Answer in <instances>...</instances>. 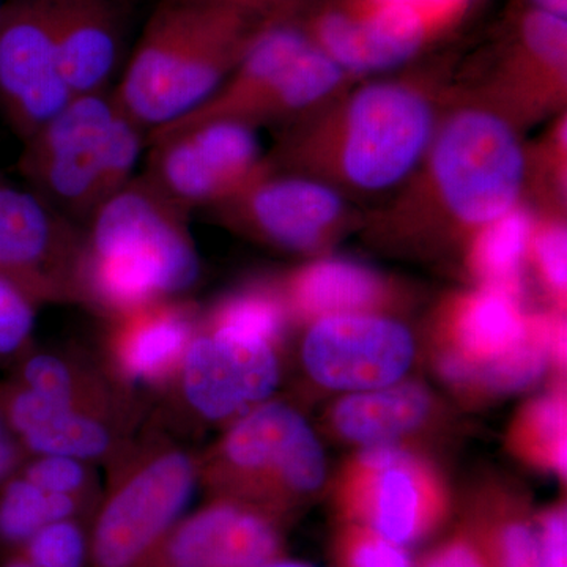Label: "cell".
<instances>
[{
    "label": "cell",
    "instance_id": "37",
    "mask_svg": "<svg viewBox=\"0 0 567 567\" xmlns=\"http://www.w3.org/2000/svg\"><path fill=\"white\" fill-rule=\"evenodd\" d=\"M375 2L401 3L417 11L427 22L432 33L447 24L464 9L466 0H375Z\"/></svg>",
    "mask_w": 567,
    "mask_h": 567
},
{
    "label": "cell",
    "instance_id": "34",
    "mask_svg": "<svg viewBox=\"0 0 567 567\" xmlns=\"http://www.w3.org/2000/svg\"><path fill=\"white\" fill-rule=\"evenodd\" d=\"M35 301L20 286L0 275V357L22 352L31 341Z\"/></svg>",
    "mask_w": 567,
    "mask_h": 567
},
{
    "label": "cell",
    "instance_id": "4",
    "mask_svg": "<svg viewBox=\"0 0 567 567\" xmlns=\"http://www.w3.org/2000/svg\"><path fill=\"white\" fill-rule=\"evenodd\" d=\"M188 218L144 174L136 175L85 224L82 305L110 319L192 289L200 262Z\"/></svg>",
    "mask_w": 567,
    "mask_h": 567
},
{
    "label": "cell",
    "instance_id": "9",
    "mask_svg": "<svg viewBox=\"0 0 567 567\" xmlns=\"http://www.w3.org/2000/svg\"><path fill=\"white\" fill-rule=\"evenodd\" d=\"M210 212L234 233L293 252L327 248L354 215L347 197L327 183L274 167Z\"/></svg>",
    "mask_w": 567,
    "mask_h": 567
},
{
    "label": "cell",
    "instance_id": "25",
    "mask_svg": "<svg viewBox=\"0 0 567 567\" xmlns=\"http://www.w3.org/2000/svg\"><path fill=\"white\" fill-rule=\"evenodd\" d=\"M99 503L51 494L14 472L0 484V555L24 546L48 525L66 518H92Z\"/></svg>",
    "mask_w": 567,
    "mask_h": 567
},
{
    "label": "cell",
    "instance_id": "20",
    "mask_svg": "<svg viewBox=\"0 0 567 567\" xmlns=\"http://www.w3.org/2000/svg\"><path fill=\"white\" fill-rule=\"evenodd\" d=\"M63 81L73 96L110 91L125 52L130 0H51Z\"/></svg>",
    "mask_w": 567,
    "mask_h": 567
},
{
    "label": "cell",
    "instance_id": "8",
    "mask_svg": "<svg viewBox=\"0 0 567 567\" xmlns=\"http://www.w3.org/2000/svg\"><path fill=\"white\" fill-rule=\"evenodd\" d=\"M147 145L145 177L188 213L210 210L271 169L256 128L241 122H207Z\"/></svg>",
    "mask_w": 567,
    "mask_h": 567
},
{
    "label": "cell",
    "instance_id": "31",
    "mask_svg": "<svg viewBox=\"0 0 567 567\" xmlns=\"http://www.w3.org/2000/svg\"><path fill=\"white\" fill-rule=\"evenodd\" d=\"M92 464L58 454L28 456L17 470L21 476L51 494L76 496L99 503V481Z\"/></svg>",
    "mask_w": 567,
    "mask_h": 567
},
{
    "label": "cell",
    "instance_id": "3",
    "mask_svg": "<svg viewBox=\"0 0 567 567\" xmlns=\"http://www.w3.org/2000/svg\"><path fill=\"white\" fill-rule=\"evenodd\" d=\"M270 17L213 0H158L112 89L115 102L147 136L178 121L218 92Z\"/></svg>",
    "mask_w": 567,
    "mask_h": 567
},
{
    "label": "cell",
    "instance_id": "41",
    "mask_svg": "<svg viewBox=\"0 0 567 567\" xmlns=\"http://www.w3.org/2000/svg\"><path fill=\"white\" fill-rule=\"evenodd\" d=\"M256 567H311V566L303 565V563L290 561V559H287L282 555V557L271 559V561L264 563V565H259Z\"/></svg>",
    "mask_w": 567,
    "mask_h": 567
},
{
    "label": "cell",
    "instance_id": "13",
    "mask_svg": "<svg viewBox=\"0 0 567 567\" xmlns=\"http://www.w3.org/2000/svg\"><path fill=\"white\" fill-rule=\"evenodd\" d=\"M281 379L275 346L200 324L169 390L210 423L244 416L267 402Z\"/></svg>",
    "mask_w": 567,
    "mask_h": 567
},
{
    "label": "cell",
    "instance_id": "39",
    "mask_svg": "<svg viewBox=\"0 0 567 567\" xmlns=\"http://www.w3.org/2000/svg\"><path fill=\"white\" fill-rule=\"evenodd\" d=\"M213 2L226 3V6L237 7V9L251 11V13L270 14L284 11L287 0H213Z\"/></svg>",
    "mask_w": 567,
    "mask_h": 567
},
{
    "label": "cell",
    "instance_id": "36",
    "mask_svg": "<svg viewBox=\"0 0 567 567\" xmlns=\"http://www.w3.org/2000/svg\"><path fill=\"white\" fill-rule=\"evenodd\" d=\"M543 547L544 567H567V516L565 506H555L536 520Z\"/></svg>",
    "mask_w": 567,
    "mask_h": 567
},
{
    "label": "cell",
    "instance_id": "21",
    "mask_svg": "<svg viewBox=\"0 0 567 567\" xmlns=\"http://www.w3.org/2000/svg\"><path fill=\"white\" fill-rule=\"evenodd\" d=\"M287 311L301 319L374 315L388 305L391 289L371 268L342 259L317 260L293 271L281 289Z\"/></svg>",
    "mask_w": 567,
    "mask_h": 567
},
{
    "label": "cell",
    "instance_id": "12",
    "mask_svg": "<svg viewBox=\"0 0 567 567\" xmlns=\"http://www.w3.org/2000/svg\"><path fill=\"white\" fill-rule=\"evenodd\" d=\"M73 99L55 47L51 0L0 6V107L22 142Z\"/></svg>",
    "mask_w": 567,
    "mask_h": 567
},
{
    "label": "cell",
    "instance_id": "11",
    "mask_svg": "<svg viewBox=\"0 0 567 567\" xmlns=\"http://www.w3.org/2000/svg\"><path fill=\"white\" fill-rule=\"evenodd\" d=\"M352 480L339 503L344 520L374 529L399 546L420 543L445 522V492L427 466L394 443L365 446Z\"/></svg>",
    "mask_w": 567,
    "mask_h": 567
},
{
    "label": "cell",
    "instance_id": "32",
    "mask_svg": "<svg viewBox=\"0 0 567 567\" xmlns=\"http://www.w3.org/2000/svg\"><path fill=\"white\" fill-rule=\"evenodd\" d=\"M333 557L338 567H413L406 547L350 522L334 537Z\"/></svg>",
    "mask_w": 567,
    "mask_h": 567
},
{
    "label": "cell",
    "instance_id": "2",
    "mask_svg": "<svg viewBox=\"0 0 567 567\" xmlns=\"http://www.w3.org/2000/svg\"><path fill=\"white\" fill-rule=\"evenodd\" d=\"M527 147L520 130L470 91L454 92L423 159L371 230L393 241L470 244L473 235L525 203Z\"/></svg>",
    "mask_w": 567,
    "mask_h": 567
},
{
    "label": "cell",
    "instance_id": "7",
    "mask_svg": "<svg viewBox=\"0 0 567 567\" xmlns=\"http://www.w3.org/2000/svg\"><path fill=\"white\" fill-rule=\"evenodd\" d=\"M115 112L111 89L73 96L24 141L18 162L29 189L81 227L99 208L104 144Z\"/></svg>",
    "mask_w": 567,
    "mask_h": 567
},
{
    "label": "cell",
    "instance_id": "16",
    "mask_svg": "<svg viewBox=\"0 0 567 567\" xmlns=\"http://www.w3.org/2000/svg\"><path fill=\"white\" fill-rule=\"evenodd\" d=\"M518 130L559 112L567 93V21L529 10L505 58L481 87L470 91Z\"/></svg>",
    "mask_w": 567,
    "mask_h": 567
},
{
    "label": "cell",
    "instance_id": "6",
    "mask_svg": "<svg viewBox=\"0 0 567 567\" xmlns=\"http://www.w3.org/2000/svg\"><path fill=\"white\" fill-rule=\"evenodd\" d=\"M324 457L297 410L264 402L235 421L199 457V481L213 495L259 507L284 522L298 499L322 486Z\"/></svg>",
    "mask_w": 567,
    "mask_h": 567
},
{
    "label": "cell",
    "instance_id": "38",
    "mask_svg": "<svg viewBox=\"0 0 567 567\" xmlns=\"http://www.w3.org/2000/svg\"><path fill=\"white\" fill-rule=\"evenodd\" d=\"M28 456V451L18 442L17 436L11 434L0 415V484L9 480Z\"/></svg>",
    "mask_w": 567,
    "mask_h": 567
},
{
    "label": "cell",
    "instance_id": "24",
    "mask_svg": "<svg viewBox=\"0 0 567 567\" xmlns=\"http://www.w3.org/2000/svg\"><path fill=\"white\" fill-rule=\"evenodd\" d=\"M535 216L536 212L522 203L473 235L468 262L483 287L518 298Z\"/></svg>",
    "mask_w": 567,
    "mask_h": 567
},
{
    "label": "cell",
    "instance_id": "10",
    "mask_svg": "<svg viewBox=\"0 0 567 567\" xmlns=\"http://www.w3.org/2000/svg\"><path fill=\"white\" fill-rule=\"evenodd\" d=\"M84 227L31 189L0 181V275L37 305L82 303Z\"/></svg>",
    "mask_w": 567,
    "mask_h": 567
},
{
    "label": "cell",
    "instance_id": "28",
    "mask_svg": "<svg viewBox=\"0 0 567 567\" xmlns=\"http://www.w3.org/2000/svg\"><path fill=\"white\" fill-rule=\"evenodd\" d=\"M566 114L535 147L527 148L525 197L532 196L537 213L566 215Z\"/></svg>",
    "mask_w": 567,
    "mask_h": 567
},
{
    "label": "cell",
    "instance_id": "23",
    "mask_svg": "<svg viewBox=\"0 0 567 567\" xmlns=\"http://www.w3.org/2000/svg\"><path fill=\"white\" fill-rule=\"evenodd\" d=\"M431 412V398L423 388L405 385L380 388L347 395L333 412L336 431L363 445L393 443L415 431Z\"/></svg>",
    "mask_w": 567,
    "mask_h": 567
},
{
    "label": "cell",
    "instance_id": "14",
    "mask_svg": "<svg viewBox=\"0 0 567 567\" xmlns=\"http://www.w3.org/2000/svg\"><path fill=\"white\" fill-rule=\"evenodd\" d=\"M415 342L404 324L377 315L315 320L306 336V371L331 390L372 391L394 385L409 371Z\"/></svg>",
    "mask_w": 567,
    "mask_h": 567
},
{
    "label": "cell",
    "instance_id": "22",
    "mask_svg": "<svg viewBox=\"0 0 567 567\" xmlns=\"http://www.w3.org/2000/svg\"><path fill=\"white\" fill-rule=\"evenodd\" d=\"M517 300L488 287L457 298L447 316L453 352L472 364H483L513 350L528 328Z\"/></svg>",
    "mask_w": 567,
    "mask_h": 567
},
{
    "label": "cell",
    "instance_id": "1",
    "mask_svg": "<svg viewBox=\"0 0 567 567\" xmlns=\"http://www.w3.org/2000/svg\"><path fill=\"white\" fill-rule=\"evenodd\" d=\"M456 89L423 74L354 82L284 126L268 163L327 183L342 196L395 193L423 159Z\"/></svg>",
    "mask_w": 567,
    "mask_h": 567
},
{
    "label": "cell",
    "instance_id": "17",
    "mask_svg": "<svg viewBox=\"0 0 567 567\" xmlns=\"http://www.w3.org/2000/svg\"><path fill=\"white\" fill-rule=\"evenodd\" d=\"M199 309L162 298L110 317L104 368L125 390H169L199 328Z\"/></svg>",
    "mask_w": 567,
    "mask_h": 567
},
{
    "label": "cell",
    "instance_id": "33",
    "mask_svg": "<svg viewBox=\"0 0 567 567\" xmlns=\"http://www.w3.org/2000/svg\"><path fill=\"white\" fill-rule=\"evenodd\" d=\"M528 252L533 254L537 271L548 290L565 301L567 284V234L565 215L536 213L529 237Z\"/></svg>",
    "mask_w": 567,
    "mask_h": 567
},
{
    "label": "cell",
    "instance_id": "35",
    "mask_svg": "<svg viewBox=\"0 0 567 567\" xmlns=\"http://www.w3.org/2000/svg\"><path fill=\"white\" fill-rule=\"evenodd\" d=\"M413 567H494L487 550L466 525L456 535L429 550Z\"/></svg>",
    "mask_w": 567,
    "mask_h": 567
},
{
    "label": "cell",
    "instance_id": "18",
    "mask_svg": "<svg viewBox=\"0 0 567 567\" xmlns=\"http://www.w3.org/2000/svg\"><path fill=\"white\" fill-rule=\"evenodd\" d=\"M0 415L11 434L35 454H58L99 464L118 456L141 425V409L70 412L14 382L0 399Z\"/></svg>",
    "mask_w": 567,
    "mask_h": 567
},
{
    "label": "cell",
    "instance_id": "27",
    "mask_svg": "<svg viewBox=\"0 0 567 567\" xmlns=\"http://www.w3.org/2000/svg\"><path fill=\"white\" fill-rule=\"evenodd\" d=\"M287 317L289 311L279 290L251 287L213 306L207 315L200 316V324L221 333L276 346L286 328Z\"/></svg>",
    "mask_w": 567,
    "mask_h": 567
},
{
    "label": "cell",
    "instance_id": "40",
    "mask_svg": "<svg viewBox=\"0 0 567 567\" xmlns=\"http://www.w3.org/2000/svg\"><path fill=\"white\" fill-rule=\"evenodd\" d=\"M536 10L546 11L555 17H567V0H533Z\"/></svg>",
    "mask_w": 567,
    "mask_h": 567
},
{
    "label": "cell",
    "instance_id": "19",
    "mask_svg": "<svg viewBox=\"0 0 567 567\" xmlns=\"http://www.w3.org/2000/svg\"><path fill=\"white\" fill-rule=\"evenodd\" d=\"M305 32L357 80L412 61L432 35L417 11L375 0H358L350 9L324 10Z\"/></svg>",
    "mask_w": 567,
    "mask_h": 567
},
{
    "label": "cell",
    "instance_id": "15",
    "mask_svg": "<svg viewBox=\"0 0 567 567\" xmlns=\"http://www.w3.org/2000/svg\"><path fill=\"white\" fill-rule=\"evenodd\" d=\"M282 555L279 518L248 503L215 496L183 516L140 567H256Z\"/></svg>",
    "mask_w": 567,
    "mask_h": 567
},
{
    "label": "cell",
    "instance_id": "5",
    "mask_svg": "<svg viewBox=\"0 0 567 567\" xmlns=\"http://www.w3.org/2000/svg\"><path fill=\"white\" fill-rule=\"evenodd\" d=\"M89 528V567H140L185 516L199 456L159 427H145L110 464Z\"/></svg>",
    "mask_w": 567,
    "mask_h": 567
},
{
    "label": "cell",
    "instance_id": "29",
    "mask_svg": "<svg viewBox=\"0 0 567 567\" xmlns=\"http://www.w3.org/2000/svg\"><path fill=\"white\" fill-rule=\"evenodd\" d=\"M518 443L539 464L566 473L565 401L557 395L529 405L518 425Z\"/></svg>",
    "mask_w": 567,
    "mask_h": 567
},
{
    "label": "cell",
    "instance_id": "30",
    "mask_svg": "<svg viewBox=\"0 0 567 567\" xmlns=\"http://www.w3.org/2000/svg\"><path fill=\"white\" fill-rule=\"evenodd\" d=\"M91 518L55 522L17 548L33 567H89Z\"/></svg>",
    "mask_w": 567,
    "mask_h": 567
},
{
    "label": "cell",
    "instance_id": "26",
    "mask_svg": "<svg viewBox=\"0 0 567 567\" xmlns=\"http://www.w3.org/2000/svg\"><path fill=\"white\" fill-rule=\"evenodd\" d=\"M468 527L480 537L494 567H544L536 518L509 502L486 507Z\"/></svg>",
    "mask_w": 567,
    "mask_h": 567
}]
</instances>
